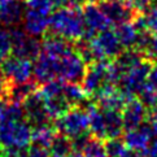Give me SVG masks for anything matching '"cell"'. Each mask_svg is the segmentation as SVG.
<instances>
[{
  "mask_svg": "<svg viewBox=\"0 0 157 157\" xmlns=\"http://www.w3.org/2000/svg\"><path fill=\"white\" fill-rule=\"evenodd\" d=\"M49 29L55 35L70 42H78L85 34V22H83L82 10L78 7H63L56 9L51 14Z\"/></svg>",
  "mask_w": 157,
  "mask_h": 157,
  "instance_id": "obj_1",
  "label": "cell"
},
{
  "mask_svg": "<svg viewBox=\"0 0 157 157\" xmlns=\"http://www.w3.org/2000/svg\"><path fill=\"white\" fill-rule=\"evenodd\" d=\"M33 126L27 120L0 123V142L4 148H26L31 143Z\"/></svg>",
  "mask_w": 157,
  "mask_h": 157,
  "instance_id": "obj_2",
  "label": "cell"
},
{
  "mask_svg": "<svg viewBox=\"0 0 157 157\" xmlns=\"http://www.w3.org/2000/svg\"><path fill=\"white\" fill-rule=\"evenodd\" d=\"M151 68H152V60L144 59L142 63L123 71L118 82V90L125 95L127 100H130L135 95H138L140 90L145 86Z\"/></svg>",
  "mask_w": 157,
  "mask_h": 157,
  "instance_id": "obj_3",
  "label": "cell"
},
{
  "mask_svg": "<svg viewBox=\"0 0 157 157\" xmlns=\"http://www.w3.org/2000/svg\"><path fill=\"white\" fill-rule=\"evenodd\" d=\"M90 127V118L86 109L82 106H71L56 120V130L70 139L86 134Z\"/></svg>",
  "mask_w": 157,
  "mask_h": 157,
  "instance_id": "obj_4",
  "label": "cell"
},
{
  "mask_svg": "<svg viewBox=\"0 0 157 157\" xmlns=\"http://www.w3.org/2000/svg\"><path fill=\"white\" fill-rule=\"evenodd\" d=\"M88 44L94 61L117 59L123 49L116 33L108 29L96 34L91 40H88Z\"/></svg>",
  "mask_w": 157,
  "mask_h": 157,
  "instance_id": "obj_5",
  "label": "cell"
},
{
  "mask_svg": "<svg viewBox=\"0 0 157 157\" xmlns=\"http://www.w3.org/2000/svg\"><path fill=\"white\" fill-rule=\"evenodd\" d=\"M87 70V63L77 51L63 56L57 63V78L64 83H81Z\"/></svg>",
  "mask_w": 157,
  "mask_h": 157,
  "instance_id": "obj_6",
  "label": "cell"
},
{
  "mask_svg": "<svg viewBox=\"0 0 157 157\" xmlns=\"http://www.w3.org/2000/svg\"><path fill=\"white\" fill-rule=\"evenodd\" d=\"M10 40H12V55L17 57L33 60L36 59L42 51V43L34 36L27 35L24 29L13 26L9 30Z\"/></svg>",
  "mask_w": 157,
  "mask_h": 157,
  "instance_id": "obj_7",
  "label": "cell"
},
{
  "mask_svg": "<svg viewBox=\"0 0 157 157\" xmlns=\"http://www.w3.org/2000/svg\"><path fill=\"white\" fill-rule=\"evenodd\" d=\"M83 22H85V34H83V40H91V39L106 30L112 25L108 17L104 14L101 8L96 5L95 3H87L83 5L82 9Z\"/></svg>",
  "mask_w": 157,
  "mask_h": 157,
  "instance_id": "obj_8",
  "label": "cell"
},
{
  "mask_svg": "<svg viewBox=\"0 0 157 157\" xmlns=\"http://www.w3.org/2000/svg\"><path fill=\"white\" fill-rule=\"evenodd\" d=\"M108 68L109 61L98 60L87 66L86 74L81 82L82 88L85 90L87 96H94L101 87L109 85L108 83Z\"/></svg>",
  "mask_w": 157,
  "mask_h": 157,
  "instance_id": "obj_9",
  "label": "cell"
},
{
  "mask_svg": "<svg viewBox=\"0 0 157 157\" xmlns=\"http://www.w3.org/2000/svg\"><path fill=\"white\" fill-rule=\"evenodd\" d=\"M3 74L9 81V83H24L29 82L33 78V63L31 60L17 57V56H8L0 64Z\"/></svg>",
  "mask_w": 157,
  "mask_h": 157,
  "instance_id": "obj_10",
  "label": "cell"
},
{
  "mask_svg": "<svg viewBox=\"0 0 157 157\" xmlns=\"http://www.w3.org/2000/svg\"><path fill=\"white\" fill-rule=\"evenodd\" d=\"M104 14L108 17L110 24L116 26L125 22H130L135 18V10L123 0H104L99 4Z\"/></svg>",
  "mask_w": 157,
  "mask_h": 157,
  "instance_id": "obj_11",
  "label": "cell"
},
{
  "mask_svg": "<svg viewBox=\"0 0 157 157\" xmlns=\"http://www.w3.org/2000/svg\"><path fill=\"white\" fill-rule=\"evenodd\" d=\"M57 63L59 59L40 51L33 64V77L38 85H43L57 78Z\"/></svg>",
  "mask_w": 157,
  "mask_h": 157,
  "instance_id": "obj_12",
  "label": "cell"
},
{
  "mask_svg": "<svg viewBox=\"0 0 157 157\" xmlns=\"http://www.w3.org/2000/svg\"><path fill=\"white\" fill-rule=\"evenodd\" d=\"M22 105H24V109H25L26 120L33 127L38 125H43V123H48L49 117L46 112V108H44L43 98L38 92V90L35 92H33L22 103Z\"/></svg>",
  "mask_w": 157,
  "mask_h": 157,
  "instance_id": "obj_13",
  "label": "cell"
},
{
  "mask_svg": "<svg viewBox=\"0 0 157 157\" xmlns=\"http://www.w3.org/2000/svg\"><path fill=\"white\" fill-rule=\"evenodd\" d=\"M122 121L125 130H134L138 128L145 121L147 117V108L139 99L127 100L125 106L122 108Z\"/></svg>",
  "mask_w": 157,
  "mask_h": 157,
  "instance_id": "obj_14",
  "label": "cell"
},
{
  "mask_svg": "<svg viewBox=\"0 0 157 157\" xmlns=\"http://www.w3.org/2000/svg\"><path fill=\"white\" fill-rule=\"evenodd\" d=\"M24 30L27 35L30 36H42L46 34L49 29V22H51V16L49 13L38 12V10L27 9L24 14Z\"/></svg>",
  "mask_w": 157,
  "mask_h": 157,
  "instance_id": "obj_15",
  "label": "cell"
},
{
  "mask_svg": "<svg viewBox=\"0 0 157 157\" xmlns=\"http://www.w3.org/2000/svg\"><path fill=\"white\" fill-rule=\"evenodd\" d=\"M25 3L21 0H7L0 7V22L7 26H17L24 20L25 14Z\"/></svg>",
  "mask_w": 157,
  "mask_h": 157,
  "instance_id": "obj_16",
  "label": "cell"
},
{
  "mask_svg": "<svg viewBox=\"0 0 157 157\" xmlns=\"http://www.w3.org/2000/svg\"><path fill=\"white\" fill-rule=\"evenodd\" d=\"M42 51L56 59H61L63 56H66L74 51V47L70 40H66V39L53 34L44 38V40L42 42Z\"/></svg>",
  "mask_w": 157,
  "mask_h": 157,
  "instance_id": "obj_17",
  "label": "cell"
},
{
  "mask_svg": "<svg viewBox=\"0 0 157 157\" xmlns=\"http://www.w3.org/2000/svg\"><path fill=\"white\" fill-rule=\"evenodd\" d=\"M38 90V83L35 81H29L24 83H9L5 98L12 101L24 103L33 92Z\"/></svg>",
  "mask_w": 157,
  "mask_h": 157,
  "instance_id": "obj_18",
  "label": "cell"
},
{
  "mask_svg": "<svg viewBox=\"0 0 157 157\" xmlns=\"http://www.w3.org/2000/svg\"><path fill=\"white\" fill-rule=\"evenodd\" d=\"M116 35L118 38L122 48H135L138 38H139V30L135 27L132 22H125V24H120L116 27Z\"/></svg>",
  "mask_w": 157,
  "mask_h": 157,
  "instance_id": "obj_19",
  "label": "cell"
},
{
  "mask_svg": "<svg viewBox=\"0 0 157 157\" xmlns=\"http://www.w3.org/2000/svg\"><path fill=\"white\" fill-rule=\"evenodd\" d=\"M105 118V134L106 139L120 138L123 130V121L120 110H103Z\"/></svg>",
  "mask_w": 157,
  "mask_h": 157,
  "instance_id": "obj_20",
  "label": "cell"
},
{
  "mask_svg": "<svg viewBox=\"0 0 157 157\" xmlns=\"http://www.w3.org/2000/svg\"><path fill=\"white\" fill-rule=\"evenodd\" d=\"M43 101H44V108H46V112L49 117V120L51 118L57 120L59 117H61L65 112H68L71 108L69 101L65 99L64 94L43 99Z\"/></svg>",
  "mask_w": 157,
  "mask_h": 157,
  "instance_id": "obj_21",
  "label": "cell"
},
{
  "mask_svg": "<svg viewBox=\"0 0 157 157\" xmlns=\"http://www.w3.org/2000/svg\"><path fill=\"white\" fill-rule=\"evenodd\" d=\"M123 142H125L126 147L128 149L144 153L151 139L138 127V128H134V130H127L125 136H123Z\"/></svg>",
  "mask_w": 157,
  "mask_h": 157,
  "instance_id": "obj_22",
  "label": "cell"
},
{
  "mask_svg": "<svg viewBox=\"0 0 157 157\" xmlns=\"http://www.w3.org/2000/svg\"><path fill=\"white\" fill-rule=\"evenodd\" d=\"M55 136H56V127H52L49 123H43V125H38L33 127L31 143L49 148Z\"/></svg>",
  "mask_w": 157,
  "mask_h": 157,
  "instance_id": "obj_23",
  "label": "cell"
},
{
  "mask_svg": "<svg viewBox=\"0 0 157 157\" xmlns=\"http://www.w3.org/2000/svg\"><path fill=\"white\" fill-rule=\"evenodd\" d=\"M144 59H145V55L142 51H139L136 48H126L125 51H122L118 55V57L114 61L121 66L122 70L125 71L127 69L132 68V66L138 65L139 63H142Z\"/></svg>",
  "mask_w": 157,
  "mask_h": 157,
  "instance_id": "obj_24",
  "label": "cell"
},
{
  "mask_svg": "<svg viewBox=\"0 0 157 157\" xmlns=\"http://www.w3.org/2000/svg\"><path fill=\"white\" fill-rule=\"evenodd\" d=\"M73 143L71 139L63 134H56L53 142L49 145V152L52 157H66L73 152Z\"/></svg>",
  "mask_w": 157,
  "mask_h": 157,
  "instance_id": "obj_25",
  "label": "cell"
},
{
  "mask_svg": "<svg viewBox=\"0 0 157 157\" xmlns=\"http://www.w3.org/2000/svg\"><path fill=\"white\" fill-rule=\"evenodd\" d=\"M64 96L71 106H81L87 95L81 83H64Z\"/></svg>",
  "mask_w": 157,
  "mask_h": 157,
  "instance_id": "obj_26",
  "label": "cell"
},
{
  "mask_svg": "<svg viewBox=\"0 0 157 157\" xmlns=\"http://www.w3.org/2000/svg\"><path fill=\"white\" fill-rule=\"evenodd\" d=\"M82 153L85 157H106L105 144L103 143L101 139L90 138L86 147L82 151Z\"/></svg>",
  "mask_w": 157,
  "mask_h": 157,
  "instance_id": "obj_27",
  "label": "cell"
},
{
  "mask_svg": "<svg viewBox=\"0 0 157 157\" xmlns=\"http://www.w3.org/2000/svg\"><path fill=\"white\" fill-rule=\"evenodd\" d=\"M104 144H105L106 157H123V155L128 151L125 142L118 138L108 139L106 143H104Z\"/></svg>",
  "mask_w": 157,
  "mask_h": 157,
  "instance_id": "obj_28",
  "label": "cell"
},
{
  "mask_svg": "<svg viewBox=\"0 0 157 157\" xmlns=\"http://www.w3.org/2000/svg\"><path fill=\"white\" fill-rule=\"evenodd\" d=\"M25 5L27 9L43 13H51L53 9H56L55 0H25Z\"/></svg>",
  "mask_w": 157,
  "mask_h": 157,
  "instance_id": "obj_29",
  "label": "cell"
},
{
  "mask_svg": "<svg viewBox=\"0 0 157 157\" xmlns=\"http://www.w3.org/2000/svg\"><path fill=\"white\" fill-rule=\"evenodd\" d=\"M138 96H139L140 101L144 104L145 108H152V106L157 103V90L145 83V86L140 90Z\"/></svg>",
  "mask_w": 157,
  "mask_h": 157,
  "instance_id": "obj_30",
  "label": "cell"
},
{
  "mask_svg": "<svg viewBox=\"0 0 157 157\" xmlns=\"http://www.w3.org/2000/svg\"><path fill=\"white\" fill-rule=\"evenodd\" d=\"M12 55V40L9 31L0 29V64Z\"/></svg>",
  "mask_w": 157,
  "mask_h": 157,
  "instance_id": "obj_31",
  "label": "cell"
},
{
  "mask_svg": "<svg viewBox=\"0 0 157 157\" xmlns=\"http://www.w3.org/2000/svg\"><path fill=\"white\" fill-rule=\"evenodd\" d=\"M147 30L153 35H157V7H153L145 13Z\"/></svg>",
  "mask_w": 157,
  "mask_h": 157,
  "instance_id": "obj_32",
  "label": "cell"
},
{
  "mask_svg": "<svg viewBox=\"0 0 157 157\" xmlns=\"http://www.w3.org/2000/svg\"><path fill=\"white\" fill-rule=\"evenodd\" d=\"M139 128L142 130L145 135H147L151 140H153L157 138V122L155 120H145L142 125L139 126Z\"/></svg>",
  "mask_w": 157,
  "mask_h": 157,
  "instance_id": "obj_33",
  "label": "cell"
},
{
  "mask_svg": "<svg viewBox=\"0 0 157 157\" xmlns=\"http://www.w3.org/2000/svg\"><path fill=\"white\" fill-rule=\"evenodd\" d=\"M26 153H27V157H52L48 148L42 147V145L33 144V143L30 147L26 149Z\"/></svg>",
  "mask_w": 157,
  "mask_h": 157,
  "instance_id": "obj_34",
  "label": "cell"
},
{
  "mask_svg": "<svg viewBox=\"0 0 157 157\" xmlns=\"http://www.w3.org/2000/svg\"><path fill=\"white\" fill-rule=\"evenodd\" d=\"M145 56L149 60L157 61V35H152L148 48L145 49Z\"/></svg>",
  "mask_w": 157,
  "mask_h": 157,
  "instance_id": "obj_35",
  "label": "cell"
},
{
  "mask_svg": "<svg viewBox=\"0 0 157 157\" xmlns=\"http://www.w3.org/2000/svg\"><path fill=\"white\" fill-rule=\"evenodd\" d=\"M147 85L157 90V61L156 64H152V68H151L148 78H147Z\"/></svg>",
  "mask_w": 157,
  "mask_h": 157,
  "instance_id": "obj_36",
  "label": "cell"
},
{
  "mask_svg": "<svg viewBox=\"0 0 157 157\" xmlns=\"http://www.w3.org/2000/svg\"><path fill=\"white\" fill-rule=\"evenodd\" d=\"M144 155H145V157H157V138L149 142Z\"/></svg>",
  "mask_w": 157,
  "mask_h": 157,
  "instance_id": "obj_37",
  "label": "cell"
},
{
  "mask_svg": "<svg viewBox=\"0 0 157 157\" xmlns=\"http://www.w3.org/2000/svg\"><path fill=\"white\" fill-rule=\"evenodd\" d=\"M8 86H9V81L5 78V75L3 74L2 69H0V96H5L7 94V90H8Z\"/></svg>",
  "mask_w": 157,
  "mask_h": 157,
  "instance_id": "obj_38",
  "label": "cell"
},
{
  "mask_svg": "<svg viewBox=\"0 0 157 157\" xmlns=\"http://www.w3.org/2000/svg\"><path fill=\"white\" fill-rule=\"evenodd\" d=\"M143 153H140V152H135V151H131V149H128L127 152L123 155V157H143L142 156Z\"/></svg>",
  "mask_w": 157,
  "mask_h": 157,
  "instance_id": "obj_39",
  "label": "cell"
},
{
  "mask_svg": "<svg viewBox=\"0 0 157 157\" xmlns=\"http://www.w3.org/2000/svg\"><path fill=\"white\" fill-rule=\"evenodd\" d=\"M151 118L157 122V103L151 108Z\"/></svg>",
  "mask_w": 157,
  "mask_h": 157,
  "instance_id": "obj_40",
  "label": "cell"
},
{
  "mask_svg": "<svg viewBox=\"0 0 157 157\" xmlns=\"http://www.w3.org/2000/svg\"><path fill=\"white\" fill-rule=\"evenodd\" d=\"M85 2L86 0H68V3L71 4L73 7H79V5H82Z\"/></svg>",
  "mask_w": 157,
  "mask_h": 157,
  "instance_id": "obj_41",
  "label": "cell"
},
{
  "mask_svg": "<svg viewBox=\"0 0 157 157\" xmlns=\"http://www.w3.org/2000/svg\"><path fill=\"white\" fill-rule=\"evenodd\" d=\"M66 157H85V156H83L82 152H78V151H73V152H71L69 156H66Z\"/></svg>",
  "mask_w": 157,
  "mask_h": 157,
  "instance_id": "obj_42",
  "label": "cell"
},
{
  "mask_svg": "<svg viewBox=\"0 0 157 157\" xmlns=\"http://www.w3.org/2000/svg\"><path fill=\"white\" fill-rule=\"evenodd\" d=\"M149 2H151V4H152V5L157 7V0H149Z\"/></svg>",
  "mask_w": 157,
  "mask_h": 157,
  "instance_id": "obj_43",
  "label": "cell"
},
{
  "mask_svg": "<svg viewBox=\"0 0 157 157\" xmlns=\"http://www.w3.org/2000/svg\"><path fill=\"white\" fill-rule=\"evenodd\" d=\"M96 2H100V0H88V3H96Z\"/></svg>",
  "mask_w": 157,
  "mask_h": 157,
  "instance_id": "obj_44",
  "label": "cell"
},
{
  "mask_svg": "<svg viewBox=\"0 0 157 157\" xmlns=\"http://www.w3.org/2000/svg\"><path fill=\"white\" fill-rule=\"evenodd\" d=\"M5 2H7V0H0V7H2V5H3Z\"/></svg>",
  "mask_w": 157,
  "mask_h": 157,
  "instance_id": "obj_45",
  "label": "cell"
},
{
  "mask_svg": "<svg viewBox=\"0 0 157 157\" xmlns=\"http://www.w3.org/2000/svg\"><path fill=\"white\" fill-rule=\"evenodd\" d=\"M2 149H3V144H2V142H0V152H2Z\"/></svg>",
  "mask_w": 157,
  "mask_h": 157,
  "instance_id": "obj_46",
  "label": "cell"
}]
</instances>
